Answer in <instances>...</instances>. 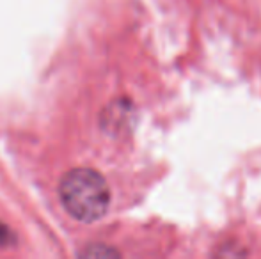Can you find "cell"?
Returning a JSON list of instances; mask_svg holds the SVG:
<instances>
[{
	"label": "cell",
	"mask_w": 261,
	"mask_h": 259,
	"mask_svg": "<svg viewBox=\"0 0 261 259\" xmlns=\"http://www.w3.org/2000/svg\"><path fill=\"white\" fill-rule=\"evenodd\" d=\"M59 199L71 218L93 224L110 208V188L100 172L87 167L71 169L59 183Z\"/></svg>",
	"instance_id": "6da1fadb"
},
{
	"label": "cell",
	"mask_w": 261,
	"mask_h": 259,
	"mask_svg": "<svg viewBox=\"0 0 261 259\" xmlns=\"http://www.w3.org/2000/svg\"><path fill=\"white\" fill-rule=\"evenodd\" d=\"M82 256H117L116 250L112 249H101V247H89L87 250H84Z\"/></svg>",
	"instance_id": "7a4b0ae2"
},
{
	"label": "cell",
	"mask_w": 261,
	"mask_h": 259,
	"mask_svg": "<svg viewBox=\"0 0 261 259\" xmlns=\"http://www.w3.org/2000/svg\"><path fill=\"white\" fill-rule=\"evenodd\" d=\"M4 236H6V229L2 227V225H0V242H2V238Z\"/></svg>",
	"instance_id": "3957f363"
}]
</instances>
